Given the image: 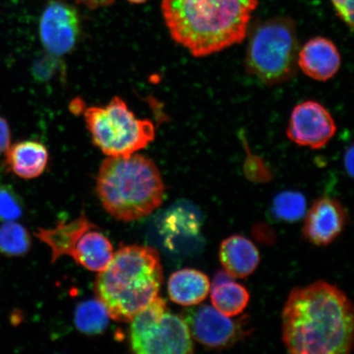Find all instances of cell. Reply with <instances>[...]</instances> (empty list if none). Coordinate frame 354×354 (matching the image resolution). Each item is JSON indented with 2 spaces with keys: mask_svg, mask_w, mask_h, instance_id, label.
<instances>
[{
  "mask_svg": "<svg viewBox=\"0 0 354 354\" xmlns=\"http://www.w3.org/2000/svg\"><path fill=\"white\" fill-rule=\"evenodd\" d=\"M353 330L351 301L325 281L296 288L283 309V342L291 353H351Z\"/></svg>",
  "mask_w": 354,
  "mask_h": 354,
  "instance_id": "obj_1",
  "label": "cell"
},
{
  "mask_svg": "<svg viewBox=\"0 0 354 354\" xmlns=\"http://www.w3.org/2000/svg\"><path fill=\"white\" fill-rule=\"evenodd\" d=\"M259 0H162L174 41L196 57L209 56L245 39Z\"/></svg>",
  "mask_w": 354,
  "mask_h": 354,
  "instance_id": "obj_2",
  "label": "cell"
},
{
  "mask_svg": "<svg viewBox=\"0 0 354 354\" xmlns=\"http://www.w3.org/2000/svg\"><path fill=\"white\" fill-rule=\"evenodd\" d=\"M162 281L161 259L156 250L122 246L97 277L96 297L114 321L130 322L158 297Z\"/></svg>",
  "mask_w": 354,
  "mask_h": 354,
  "instance_id": "obj_3",
  "label": "cell"
},
{
  "mask_svg": "<svg viewBox=\"0 0 354 354\" xmlns=\"http://www.w3.org/2000/svg\"><path fill=\"white\" fill-rule=\"evenodd\" d=\"M96 190L106 211L122 221L145 218L160 207L165 184L152 159L137 153L102 162Z\"/></svg>",
  "mask_w": 354,
  "mask_h": 354,
  "instance_id": "obj_4",
  "label": "cell"
},
{
  "mask_svg": "<svg viewBox=\"0 0 354 354\" xmlns=\"http://www.w3.org/2000/svg\"><path fill=\"white\" fill-rule=\"evenodd\" d=\"M85 120L93 143L108 157L129 156L155 139L153 122L137 118L119 96L103 107L87 109Z\"/></svg>",
  "mask_w": 354,
  "mask_h": 354,
  "instance_id": "obj_5",
  "label": "cell"
},
{
  "mask_svg": "<svg viewBox=\"0 0 354 354\" xmlns=\"http://www.w3.org/2000/svg\"><path fill=\"white\" fill-rule=\"evenodd\" d=\"M293 22L276 19L264 22L252 35L246 54V68L259 81L274 85L295 73L299 54Z\"/></svg>",
  "mask_w": 354,
  "mask_h": 354,
  "instance_id": "obj_6",
  "label": "cell"
},
{
  "mask_svg": "<svg viewBox=\"0 0 354 354\" xmlns=\"http://www.w3.org/2000/svg\"><path fill=\"white\" fill-rule=\"evenodd\" d=\"M132 351L138 354H187L194 352L192 335L183 317L168 311L160 297L131 321Z\"/></svg>",
  "mask_w": 354,
  "mask_h": 354,
  "instance_id": "obj_7",
  "label": "cell"
},
{
  "mask_svg": "<svg viewBox=\"0 0 354 354\" xmlns=\"http://www.w3.org/2000/svg\"><path fill=\"white\" fill-rule=\"evenodd\" d=\"M181 317L187 322L192 337L206 348L232 347L250 334L243 318L232 320L209 305L187 309Z\"/></svg>",
  "mask_w": 354,
  "mask_h": 354,
  "instance_id": "obj_8",
  "label": "cell"
},
{
  "mask_svg": "<svg viewBox=\"0 0 354 354\" xmlns=\"http://www.w3.org/2000/svg\"><path fill=\"white\" fill-rule=\"evenodd\" d=\"M81 33L76 8L63 0H51L39 21V37L48 54L60 57L72 51Z\"/></svg>",
  "mask_w": 354,
  "mask_h": 354,
  "instance_id": "obj_9",
  "label": "cell"
},
{
  "mask_svg": "<svg viewBox=\"0 0 354 354\" xmlns=\"http://www.w3.org/2000/svg\"><path fill=\"white\" fill-rule=\"evenodd\" d=\"M337 127L324 106L308 100L292 111L286 134L292 142L313 149L325 147L335 135Z\"/></svg>",
  "mask_w": 354,
  "mask_h": 354,
  "instance_id": "obj_10",
  "label": "cell"
},
{
  "mask_svg": "<svg viewBox=\"0 0 354 354\" xmlns=\"http://www.w3.org/2000/svg\"><path fill=\"white\" fill-rule=\"evenodd\" d=\"M346 212L338 201L322 197L315 202L305 218L303 233L317 246H326L336 240L344 229Z\"/></svg>",
  "mask_w": 354,
  "mask_h": 354,
  "instance_id": "obj_11",
  "label": "cell"
},
{
  "mask_svg": "<svg viewBox=\"0 0 354 354\" xmlns=\"http://www.w3.org/2000/svg\"><path fill=\"white\" fill-rule=\"evenodd\" d=\"M297 65L308 77L327 82L339 72L342 57L330 39L318 37L309 39L299 51Z\"/></svg>",
  "mask_w": 354,
  "mask_h": 354,
  "instance_id": "obj_12",
  "label": "cell"
},
{
  "mask_svg": "<svg viewBox=\"0 0 354 354\" xmlns=\"http://www.w3.org/2000/svg\"><path fill=\"white\" fill-rule=\"evenodd\" d=\"M7 170L22 179H35L42 175L48 165V152L43 144L35 140L19 141L4 153Z\"/></svg>",
  "mask_w": 354,
  "mask_h": 354,
  "instance_id": "obj_13",
  "label": "cell"
},
{
  "mask_svg": "<svg viewBox=\"0 0 354 354\" xmlns=\"http://www.w3.org/2000/svg\"><path fill=\"white\" fill-rule=\"evenodd\" d=\"M95 227L97 225L82 212L78 218L71 223L60 221L55 228H39L35 232V236L50 248L52 263H55L62 256L72 257L83 234Z\"/></svg>",
  "mask_w": 354,
  "mask_h": 354,
  "instance_id": "obj_14",
  "label": "cell"
},
{
  "mask_svg": "<svg viewBox=\"0 0 354 354\" xmlns=\"http://www.w3.org/2000/svg\"><path fill=\"white\" fill-rule=\"evenodd\" d=\"M219 258L225 271L233 278L249 277L260 262L259 252L254 243L241 236L225 239L220 246Z\"/></svg>",
  "mask_w": 354,
  "mask_h": 354,
  "instance_id": "obj_15",
  "label": "cell"
},
{
  "mask_svg": "<svg viewBox=\"0 0 354 354\" xmlns=\"http://www.w3.org/2000/svg\"><path fill=\"white\" fill-rule=\"evenodd\" d=\"M211 289L209 277L194 269H183L172 274L167 283L172 302L183 306H196L207 298Z\"/></svg>",
  "mask_w": 354,
  "mask_h": 354,
  "instance_id": "obj_16",
  "label": "cell"
},
{
  "mask_svg": "<svg viewBox=\"0 0 354 354\" xmlns=\"http://www.w3.org/2000/svg\"><path fill=\"white\" fill-rule=\"evenodd\" d=\"M97 229L98 227L83 234L72 258L90 271L100 272L113 259V248L108 237Z\"/></svg>",
  "mask_w": 354,
  "mask_h": 354,
  "instance_id": "obj_17",
  "label": "cell"
},
{
  "mask_svg": "<svg viewBox=\"0 0 354 354\" xmlns=\"http://www.w3.org/2000/svg\"><path fill=\"white\" fill-rule=\"evenodd\" d=\"M211 289L212 305L225 316L239 315L249 304L250 296L246 288L233 281L212 286Z\"/></svg>",
  "mask_w": 354,
  "mask_h": 354,
  "instance_id": "obj_18",
  "label": "cell"
},
{
  "mask_svg": "<svg viewBox=\"0 0 354 354\" xmlns=\"http://www.w3.org/2000/svg\"><path fill=\"white\" fill-rule=\"evenodd\" d=\"M109 317L107 309L97 299L78 305L75 311L74 322L82 333L99 335L107 328Z\"/></svg>",
  "mask_w": 354,
  "mask_h": 354,
  "instance_id": "obj_19",
  "label": "cell"
},
{
  "mask_svg": "<svg viewBox=\"0 0 354 354\" xmlns=\"http://www.w3.org/2000/svg\"><path fill=\"white\" fill-rule=\"evenodd\" d=\"M32 248V238L24 225L16 221L0 225V254L8 258L21 257Z\"/></svg>",
  "mask_w": 354,
  "mask_h": 354,
  "instance_id": "obj_20",
  "label": "cell"
},
{
  "mask_svg": "<svg viewBox=\"0 0 354 354\" xmlns=\"http://www.w3.org/2000/svg\"><path fill=\"white\" fill-rule=\"evenodd\" d=\"M306 209V198L302 194L295 192H284L277 194L272 207L275 218L286 223H295L302 219Z\"/></svg>",
  "mask_w": 354,
  "mask_h": 354,
  "instance_id": "obj_21",
  "label": "cell"
},
{
  "mask_svg": "<svg viewBox=\"0 0 354 354\" xmlns=\"http://www.w3.org/2000/svg\"><path fill=\"white\" fill-rule=\"evenodd\" d=\"M24 199L11 185H0V221H17L24 214Z\"/></svg>",
  "mask_w": 354,
  "mask_h": 354,
  "instance_id": "obj_22",
  "label": "cell"
},
{
  "mask_svg": "<svg viewBox=\"0 0 354 354\" xmlns=\"http://www.w3.org/2000/svg\"><path fill=\"white\" fill-rule=\"evenodd\" d=\"M170 212L167 219L168 229L170 232L196 234L199 230V221L192 212L187 209H179Z\"/></svg>",
  "mask_w": 354,
  "mask_h": 354,
  "instance_id": "obj_23",
  "label": "cell"
},
{
  "mask_svg": "<svg viewBox=\"0 0 354 354\" xmlns=\"http://www.w3.org/2000/svg\"><path fill=\"white\" fill-rule=\"evenodd\" d=\"M336 13L349 28H353L354 0H330Z\"/></svg>",
  "mask_w": 354,
  "mask_h": 354,
  "instance_id": "obj_24",
  "label": "cell"
},
{
  "mask_svg": "<svg viewBox=\"0 0 354 354\" xmlns=\"http://www.w3.org/2000/svg\"><path fill=\"white\" fill-rule=\"evenodd\" d=\"M11 145V130L6 119L0 116V155L4 154Z\"/></svg>",
  "mask_w": 354,
  "mask_h": 354,
  "instance_id": "obj_25",
  "label": "cell"
},
{
  "mask_svg": "<svg viewBox=\"0 0 354 354\" xmlns=\"http://www.w3.org/2000/svg\"><path fill=\"white\" fill-rule=\"evenodd\" d=\"M115 0H77L78 3L83 4L90 10L95 8L109 7L112 6Z\"/></svg>",
  "mask_w": 354,
  "mask_h": 354,
  "instance_id": "obj_26",
  "label": "cell"
},
{
  "mask_svg": "<svg viewBox=\"0 0 354 354\" xmlns=\"http://www.w3.org/2000/svg\"><path fill=\"white\" fill-rule=\"evenodd\" d=\"M344 165L349 176H353V147L351 146L344 153Z\"/></svg>",
  "mask_w": 354,
  "mask_h": 354,
  "instance_id": "obj_27",
  "label": "cell"
},
{
  "mask_svg": "<svg viewBox=\"0 0 354 354\" xmlns=\"http://www.w3.org/2000/svg\"><path fill=\"white\" fill-rule=\"evenodd\" d=\"M231 281H233V277L231 275H230V274L227 272L219 271L218 273L216 274L214 280H212L211 287L218 286L223 284V283Z\"/></svg>",
  "mask_w": 354,
  "mask_h": 354,
  "instance_id": "obj_28",
  "label": "cell"
},
{
  "mask_svg": "<svg viewBox=\"0 0 354 354\" xmlns=\"http://www.w3.org/2000/svg\"><path fill=\"white\" fill-rule=\"evenodd\" d=\"M127 1L132 3H143L147 1V0H127Z\"/></svg>",
  "mask_w": 354,
  "mask_h": 354,
  "instance_id": "obj_29",
  "label": "cell"
}]
</instances>
